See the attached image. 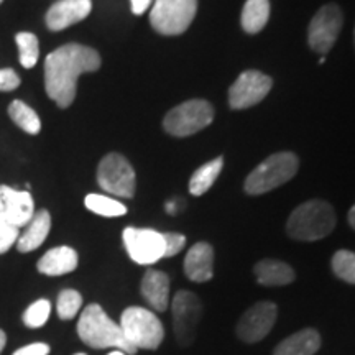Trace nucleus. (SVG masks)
Returning <instances> with one entry per match:
<instances>
[{"label":"nucleus","instance_id":"nucleus-1","mask_svg":"<svg viewBox=\"0 0 355 355\" xmlns=\"http://www.w3.org/2000/svg\"><path fill=\"white\" fill-rule=\"evenodd\" d=\"M101 68V56L94 48L69 43L44 60V89L58 107L66 109L76 99L78 79L84 73Z\"/></svg>","mask_w":355,"mask_h":355},{"label":"nucleus","instance_id":"nucleus-2","mask_svg":"<svg viewBox=\"0 0 355 355\" xmlns=\"http://www.w3.org/2000/svg\"><path fill=\"white\" fill-rule=\"evenodd\" d=\"M78 336L92 349H119L125 354H137V349L127 343L122 327L110 319L99 304H89L79 316Z\"/></svg>","mask_w":355,"mask_h":355},{"label":"nucleus","instance_id":"nucleus-3","mask_svg":"<svg viewBox=\"0 0 355 355\" xmlns=\"http://www.w3.org/2000/svg\"><path fill=\"white\" fill-rule=\"evenodd\" d=\"M336 222L334 207L326 201L313 199L291 212L286 222V232L295 241H321L334 230Z\"/></svg>","mask_w":355,"mask_h":355},{"label":"nucleus","instance_id":"nucleus-4","mask_svg":"<svg viewBox=\"0 0 355 355\" xmlns=\"http://www.w3.org/2000/svg\"><path fill=\"white\" fill-rule=\"evenodd\" d=\"M298 168L300 159L295 153H273L247 176L243 188L250 196H260L293 180V176L298 173Z\"/></svg>","mask_w":355,"mask_h":355},{"label":"nucleus","instance_id":"nucleus-5","mask_svg":"<svg viewBox=\"0 0 355 355\" xmlns=\"http://www.w3.org/2000/svg\"><path fill=\"white\" fill-rule=\"evenodd\" d=\"M119 326L122 327L127 343L137 350H155L165 339V327L157 314L139 306L123 311Z\"/></svg>","mask_w":355,"mask_h":355},{"label":"nucleus","instance_id":"nucleus-6","mask_svg":"<svg viewBox=\"0 0 355 355\" xmlns=\"http://www.w3.org/2000/svg\"><path fill=\"white\" fill-rule=\"evenodd\" d=\"M214 121V109L207 101L191 99L176 105L163 119V128L173 137H189Z\"/></svg>","mask_w":355,"mask_h":355},{"label":"nucleus","instance_id":"nucleus-7","mask_svg":"<svg viewBox=\"0 0 355 355\" xmlns=\"http://www.w3.org/2000/svg\"><path fill=\"white\" fill-rule=\"evenodd\" d=\"M198 12V0H155L150 24L166 37L184 33Z\"/></svg>","mask_w":355,"mask_h":355},{"label":"nucleus","instance_id":"nucleus-8","mask_svg":"<svg viewBox=\"0 0 355 355\" xmlns=\"http://www.w3.org/2000/svg\"><path fill=\"white\" fill-rule=\"evenodd\" d=\"M97 183L105 193L130 199L137 188L135 171L121 153H109L101 159L97 168Z\"/></svg>","mask_w":355,"mask_h":355},{"label":"nucleus","instance_id":"nucleus-9","mask_svg":"<svg viewBox=\"0 0 355 355\" xmlns=\"http://www.w3.org/2000/svg\"><path fill=\"white\" fill-rule=\"evenodd\" d=\"M343 24L344 15L339 6L327 3V6L319 8L308 28V43L311 50L319 53V55H327L339 38Z\"/></svg>","mask_w":355,"mask_h":355},{"label":"nucleus","instance_id":"nucleus-10","mask_svg":"<svg viewBox=\"0 0 355 355\" xmlns=\"http://www.w3.org/2000/svg\"><path fill=\"white\" fill-rule=\"evenodd\" d=\"M127 254L139 265H153L165 259V239L153 229L127 227L122 234Z\"/></svg>","mask_w":355,"mask_h":355},{"label":"nucleus","instance_id":"nucleus-11","mask_svg":"<svg viewBox=\"0 0 355 355\" xmlns=\"http://www.w3.org/2000/svg\"><path fill=\"white\" fill-rule=\"evenodd\" d=\"M173 326L181 345L193 344L198 322L202 316V304L194 293L178 291L171 301Z\"/></svg>","mask_w":355,"mask_h":355},{"label":"nucleus","instance_id":"nucleus-12","mask_svg":"<svg viewBox=\"0 0 355 355\" xmlns=\"http://www.w3.org/2000/svg\"><path fill=\"white\" fill-rule=\"evenodd\" d=\"M272 78L260 71H243L229 89V105L232 109H248L260 104L272 91Z\"/></svg>","mask_w":355,"mask_h":355},{"label":"nucleus","instance_id":"nucleus-13","mask_svg":"<svg viewBox=\"0 0 355 355\" xmlns=\"http://www.w3.org/2000/svg\"><path fill=\"white\" fill-rule=\"evenodd\" d=\"M278 316L277 304L272 301H260L248 308L241 321L237 322V336L243 343L255 344L260 343L272 331Z\"/></svg>","mask_w":355,"mask_h":355},{"label":"nucleus","instance_id":"nucleus-14","mask_svg":"<svg viewBox=\"0 0 355 355\" xmlns=\"http://www.w3.org/2000/svg\"><path fill=\"white\" fill-rule=\"evenodd\" d=\"M35 216V202L28 191L0 186V219L20 229Z\"/></svg>","mask_w":355,"mask_h":355},{"label":"nucleus","instance_id":"nucleus-15","mask_svg":"<svg viewBox=\"0 0 355 355\" xmlns=\"http://www.w3.org/2000/svg\"><path fill=\"white\" fill-rule=\"evenodd\" d=\"M91 10V0H58L46 12L48 30L61 32V30L86 19Z\"/></svg>","mask_w":355,"mask_h":355},{"label":"nucleus","instance_id":"nucleus-16","mask_svg":"<svg viewBox=\"0 0 355 355\" xmlns=\"http://www.w3.org/2000/svg\"><path fill=\"white\" fill-rule=\"evenodd\" d=\"M214 250L207 242H198L189 248L184 259V275L191 282H209L214 275Z\"/></svg>","mask_w":355,"mask_h":355},{"label":"nucleus","instance_id":"nucleus-17","mask_svg":"<svg viewBox=\"0 0 355 355\" xmlns=\"http://www.w3.org/2000/svg\"><path fill=\"white\" fill-rule=\"evenodd\" d=\"M141 296L155 311L165 313L170 304V278L159 270H148L141 279Z\"/></svg>","mask_w":355,"mask_h":355},{"label":"nucleus","instance_id":"nucleus-18","mask_svg":"<svg viewBox=\"0 0 355 355\" xmlns=\"http://www.w3.org/2000/svg\"><path fill=\"white\" fill-rule=\"evenodd\" d=\"M78 254L71 247H56L48 250L42 259H40L37 268L40 273L48 275V277H61V275L71 273L78 266Z\"/></svg>","mask_w":355,"mask_h":355},{"label":"nucleus","instance_id":"nucleus-19","mask_svg":"<svg viewBox=\"0 0 355 355\" xmlns=\"http://www.w3.org/2000/svg\"><path fill=\"white\" fill-rule=\"evenodd\" d=\"M51 229V216L48 211H38L35 212L32 220L25 225V230L19 235V241H17V248L21 254L26 252H33L46 241L48 234Z\"/></svg>","mask_w":355,"mask_h":355},{"label":"nucleus","instance_id":"nucleus-20","mask_svg":"<svg viewBox=\"0 0 355 355\" xmlns=\"http://www.w3.org/2000/svg\"><path fill=\"white\" fill-rule=\"evenodd\" d=\"M254 273L257 277V282L263 286H285L295 282L296 275L295 270L285 261L279 260H260L255 265Z\"/></svg>","mask_w":355,"mask_h":355},{"label":"nucleus","instance_id":"nucleus-21","mask_svg":"<svg viewBox=\"0 0 355 355\" xmlns=\"http://www.w3.org/2000/svg\"><path fill=\"white\" fill-rule=\"evenodd\" d=\"M321 347V336L314 329H303L286 337L273 350V355H314Z\"/></svg>","mask_w":355,"mask_h":355},{"label":"nucleus","instance_id":"nucleus-22","mask_svg":"<svg viewBox=\"0 0 355 355\" xmlns=\"http://www.w3.org/2000/svg\"><path fill=\"white\" fill-rule=\"evenodd\" d=\"M222 166H224V158L222 157H217L206 165L199 166L189 180V193L193 196H202L204 193H207L219 178Z\"/></svg>","mask_w":355,"mask_h":355},{"label":"nucleus","instance_id":"nucleus-23","mask_svg":"<svg viewBox=\"0 0 355 355\" xmlns=\"http://www.w3.org/2000/svg\"><path fill=\"white\" fill-rule=\"evenodd\" d=\"M270 19L268 0H247L242 10V28L247 33L255 35L265 28Z\"/></svg>","mask_w":355,"mask_h":355},{"label":"nucleus","instance_id":"nucleus-24","mask_svg":"<svg viewBox=\"0 0 355 355\" xmlns=\"http://www.w3.org/2000/svg\"><path fill=\"white\" fill-rule=\"evenodd\" d=\"M8 115L21 130L30 133V135H37L42 130V121H40L38 114L30 105H26L24 101H13L8 105Z\"/></svg>","mask_w":355,"mask_h":355},{"label":"nucleus","instance_id":"nucleus-25","mask_svg":"<svg viewBox=\"0 0 355 355\" xmlns=\"http://www.w3.org/2000/svg\"><path fill=\"white\" fill-rule=\"evenodd\" d=\"M84 204L91 212L104 217H119L127 214V207L121 201L102 194H87Z\"/></svg>","mask_w":355,"mask_h":355},{"label":"nucleus","instance_id":"nucleus-26","mask_svg":"<svg viewBox=\"0 0 355 355\" xmlns=\"http://www.w3.org/2000/svg\"><path fill=\"white\" fill-rule=\"evenodd\" d=\"M17 46H19V55H20V64L25 69L33 68L38 61L40 55V43L38 38L30 32H21L15 37Z\"/></svg>","mask_w":355,"mask_h":355},{"label":"nucleus","instance_id":"nucleus-27","mask_svg":"<svg viewBox=\"0 0 355 355\" xmlns=\"http://www.w3.org/2000/svg\"><path fill=\"white\" fill-rule=\"evenodd\" d=\"M332 272L344 282L355 285V254L350 250H339L332 257Z\"/></svg>","mask_w":355,"mask_h":355},{"label":"nucleus","instance_id":"nucleus-28","mask_svg":"<svg viewBox=\"0 0 355 355\" xmlns=\"http://www.w3.org/2000/svg\"><path fill=\"white\" fill-rule=\"evenodd\" d=\"M83 306V296L79 295L76 290H63L58 296L56 303V311L58 316L63 321H68V319H73L79 313Z\"/></svg>","mask_w":355,"mask_h":355},{"label":"nucleus","instance_id":"nucleus-29","mask_svg":"<svg viewBox=\"0 0 355 355\" xmlns=\"http://www.w3.org/2000/svg\"><path fill=\"white\" fill-rule=\"evenodd\" d=\"M51 313V304L48 300H38L33 304H30L24 313V322L32 329L42 327L46 324Z\"/></svg>","mask_w":355,"mask_h":355},{"label":"nucleus","instance_id":"nucleus-30","mask_svg":"<svg viewBox=\"0 0 355 355\" xmlns=\"http://www.w3.org/2000/svg\"><path fill=\"white\" fill-rule=\"evenodd\" d=\"M19 229L0 219V254H6L8 248L19 241Z\"/></svg>","mask_w":355,"mask_h":355},{"label":"nucleus","instance_id":"nucleus-31","mask_svg":"<svg viewBox=\"0 0 355 355\" xmlns=\"http://www.w3.org/2000/svg\"><path fill=\"white\" fill-rule=\"evenodd\" d=\"M163 239H165V259L178 255L186 245V237L183 234L166 232L163 234Z\"/></svg>","mask_w":355,"mask_h":355},{"label":"nucleus","instance_id":"nucleus-32","mask_svg":"<svg viewBox=\"0 0 355 355\" xmlns=\"http://www.w3.org/2000/svg\"><path fill=\"white\" fill-rule=\"evenodd\" d=\"M20 86V78L15 71L10 68L0 69V91L10 92Z\"/></svg>","mask_w":355,"mask_h":355},{"label":"nucleus","instance_id":"nucleus-33","mask_svg":"<svg viewBox=\"0 0 355 355\" xmlns=\"http://www.w3.org/2000/svg\"><path fill=\"white\" fill-rule=\"evenodd\" d=\"M50 354V345L43 344V343H37V344H30L26 347H21L13 352V355H48Z\"/></svg>","mask_w":355,"mask_h":355},{"label":"nucleus","instance_id":"nucleus-34","mask_svg":"<svg viewBox=\"0 0 355 355\" xmlns=\"http://www.w3.org/2000/svg\"><path fill=\"white\" fill-rule=\"evenodd\" d=\"M130 2H132V12L135 13V15H141V13H145L146 8L150 7L152 0H130Z\"/></svg>","mask_w":355,"mask_h":355},{"label":"nucleus","instance_id":"nucleus-35","mask_svg":"<svg viewBox=\"0 0 355 355\" xmlns=\"http://www.w3.org/2000/svg\"><path fill=\"white\" fill-rule=\"evenodd\" d=\"M349 224H350V227L355 230V204L350 207V211H349Z\"/></svg>","mask_w":355,"mask_h":355},{"label":"nucleus","instance_id":"nucleus-36","mask_svg":"<svg viewBox=\"0 0 355 355\" xmlns=\"http://www.w3.org/2000/svg\"><path fill=\"white\" fill-rule=\"evenodd\" d=\"M6 343H7V336L6 332L0 329V352H2L3 347H6Z\"/></svg>","mask_w":355,"mask_h":355},{"label":"nucleus","instance_id":"nucleus-37","mask_svg":"<svg viewBox=\"0 0 355 355\" xmlns=\"http://www.w3.org/2000/svg\"><path fill=\"white\" fill-rule=\"evenodd\" d=\"M166 211L170 212V214H175V212H176V204L175 202H168L166 204Z\"/></svg>","mask_w":355,"mask_h":355},{"label":"nucleus","instance_id":"nucleus-38","mask_svg":"<svg viewBox=\"0 0 355 355\" xmlns=\"http://www.w3.org/2000/svg\"><path fill=\"white\" fill-rule=\"evenodd\" d=\"M109 355H127L125 352H122V350H119V349H115L114 352H110Z\"/></svg>","mask_w":355,"mask_h":355},{"label":"nucleus","instance_id":"nucleus-39","mask_svg":"<svg viewBox=\"0 0 355 355\" xmlns=\"http://www.w3.org/2000/svg\"><path fill=\"white\" fill-rule=\"evenodd\" d=\"M74 355H86V354H74Z\"/></svg>","mask_w":355,"mask_h":355},{"label":"nucleus","instance_id":"nucleus-40","mask_svg":"<svg viewBox=\"0 0 355 355\" xmlns=\"http://www.w3.org/2000/svg\"><path fill=\"white\" fill-rule=\"evenodd\" d=\"M0 3H2V0H0Z\"/></svg>","mask_w":355,"mask_h":355}]
</instances>
